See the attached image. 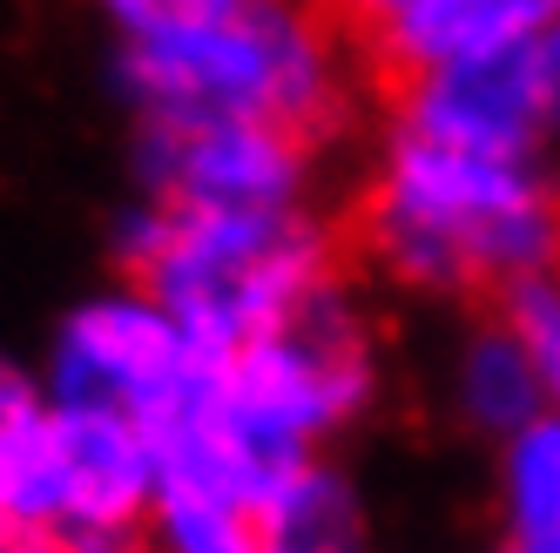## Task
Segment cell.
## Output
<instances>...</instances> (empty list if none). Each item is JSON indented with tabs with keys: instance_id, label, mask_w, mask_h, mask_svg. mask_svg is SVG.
Returning a JSON list of instances; mask_svg holds the SVG:
<instances>
[{
	"instance_id": "cell-14",
	"label": "cell",
	"mask_w": 560,
	"mask_h": 553,
	"mask_svg": "<svg viewBox=\"0 0 560 553\" xmlns=\"http://www.w3.org/2000/svg\"><path fill=\"white\" fill-rule=\"evenodd\" d=\"M48 412H55L48 385L34 378V372H21L14 358H0V513H8L21 472H27V459H34V439H42Z\"/></svg>"
},
{
	"instance_id": "cell-9",
	"label": "cell",
	"mask_w": 560,
	"mask_h": 553,
	"mask_svg": "<svg viewBox=\"0 0 560 553\" xmlns=\"http://www.w3.org/2000/svg\"><path fill=\"white\" fill-rule=\"evenodd\" d=\"M446 399L453 412L487 432L500 446L506 432H520L527 419L547 412V372H540V351L527 344L513 318H493V325H472L459 344H453V365H446Z\"/></svg>"
},
{
	"instance_id": "cell-13",
	"label": "cell",
	"mask_w": 560,
	"mask_h": 553,
	"mask_svg": "<svg viewBox=\"0 0 560 553\" xmlns=\"http://www.w3.org/2000/svg\"><path fill=\"white\" fill-rule=\"evenodd\" d=\"M149 553H264L257 499L210 480H155V499L142 513Z\"/></svg>"
},
{
	"instance_id": "cell-15",
	"label": "cell",
	"mask_w": 560,
	"mask_h": 553,
	"mask_svg": "<svg viewBox=\"0 0 560 553\" xmlns=\"http://www.w3.org/2000/svg\"><path fill=\"white\" fill-rule=\"evenodd\" d=\"M506 318L527 331V344L540 351V372H547V405L560 412V270L534 276V284L506 291Z\"/></svg>"
},
{
	"instance_id": "cell-12",
	"label": "cell",
	"mask_w": 560,
	"mask_h": 553,
	"mask_svg": "<svg viewBox=\"0 0 560 553\" xmlns=\"http://www.w3.org/2000/svg\"><path fill=\"white\" fill-rule=\"evenodd\" d=\"M493 506H500L506 553H560V412L553 405L500 439Z\"/></svg>"
},
{
	"instance_id": "cell-11",
	"label": "cell",
	"mask_w": 560,
	"mask_h": 553,
	"mask_svg": "<svg viewBox=\"0 0 560 553\" xmlns=\"http://www.w3.org/2000/svg\"><path fill=\"white\" fill-rule=\"evenodd\" d=\"M560 21V0H446L406 27L385 34V55L419 74V68H446V61H466V55H493V48H513L527 34L553 27Z\"/></svg>"
},
{
	"instance_id": "cell-19",
	"label": "cell",
	"mask_w": 560,
	"mask_h": 553,
	"mask_svg": "<svg viewBox=\"0 0 560 553\" xmlns=\"http://www.w3.org/2000/svg\"><path fill=\"white\" fill-rule=\"evenodd\" d=\"M0 553H122V546H89V540H48V533H0Z\"/></svg>"
},
{
	"instance_id": "cell-1",
	"label": "cell",
	"mask_w": 560,
	"mask_h": 553,
	"mask_svg": "<svg viewBox=\"0 0 560 553\" xmlns=\"http://www.w3.org/2000/svg\"><path fill=\"white\" fill-rule=\"evenodd\" d=\"M378 399V344L365 318L331 291L270 338L210 358L176 419L155 425L163 480H210L264 499L291 466L325 459Z\"/></svg>"
},
{
	"instance_id": "cell-2",
	"label": "cell",
	"mask_w": 560,
	"mask_h": 553,
	"mask_svg": "<svg viewBox=\"0 0 560 553\" xmlns=\"http://www.w3.org/2000/svg\"><path fill=\"white\" fill-rule=\"evenodd\" d=\"M365 250L406 291H520L560 263V176L547 155H500L392 122L365 189Z\"/></svg>"
},
{
	"instance_id": "cell-8",
	"label": "cell",
	"mask_w": 560,
	"mask_h": 553,
	"mask_svg": "<svg viewBox=\"0 0 560 553\" xmlns=\"http://www.w3.org/2000/svg\"><path fill=\"white\" fill-rule=\"evenodd\" d=\"M398 122L439 136V142H466V149H500V155H553L540 136V108L527 82V55L493 48V55H466L446 68H419Z\"/></svg>"
},
{
	"instance_id": "cell-3",
	"label": "cell",
	"mask_w": 560,
	"mask_h": 553,
	"mask_svg": "<svg viewBox=\"0 0 560 553\" xmlns=\"http://www.w3.org/2000/svg\"><path fill=\"white\" fill-rule=\"evenodd\" d=\"M136 284L183 325V338L210 358H230L298 310L338 291L331 230L311 203L284 210H163L142 203L115 230Z\"/></svg>"
},
{
	"instance_id": "cell-18",
	"label": "cell",
	"mask_w": 560,
	"mask_h": 553,
	"mask_svg": "<svg viewBox=\"0 0 560 553\" xmlns=\"http://www.w3.org/2000/svg\"><path fill=\"white\" fill-rule=\"evenodd\" d=\"M358 14L372 21V34L385 42L392 27H406V21H419V14H432V8H446V0H351Z\"/></svg>"
},
{
	"instance_id": "cell-6",
	"label": "cell",
	"mask_w": 560,
	"mask_h": 553,
	"mask_svg": "<svg viewBox=\"0 0 560 553\" xmlns=\"http://www.w3.org/2000/svg\"><path fill=\"white\" fill-rule=\"evenodd\" d=\"M155 480H163V466H155L149 425L55 399L21 486H14L8 513H0V533L122 546L129 533H142Z\"/></svg>"
},
{
	"instance_id": "cell-4",
	"label": "cell",
	"mask_w": 560,
	"mask_h": 553,
	"mask_svg": "<svg viewBox=\"0 0 560 553\" xmlns=\"http://www.w3.org/2000/svg\"><path fill=\"white\" fill-rule=\"evenodd\" d=\"M115 82L142 115H250L311 136L345 108V48L311 0H210L122 34Z\"/></svg>"
},
{
	"instance_id": "cell-7",
	"label": "cell",
	"mask_w": 560,
	"mask_h": 553,
	"mask_svg": "<svg viewBox=\"0 0 560 553\" xmlns=\"http://www.w3.org/2000/svg\"><path fill=\"white\" fill-rule=\"evenodd\" d=\"M136 169L163 210H284L311 189L304 136L250 115H142Z\"/></svg>"
},
{
	"instance_id": "cell-10",
	"label": "cell",
	"mask_w": 560,
	"mask_h": 553,
	"mask_svg": "<svg viewBox=\"0 0 560 553\" xmlns=\"http://www.w3.org/2000/svg\"><path fill=\"white\" fill-rule=\"evenodd\" d=\"M264 553H365V506L331 459H304L257 499Z\"/></svg>"
},
{
	"instance_id": "cell-5",
	"label": "cell",
	"mask_w": 560,
	"mask_h": 553,
	"mask_svg": "<svg viewBox=\"0 0 560 553\" xmlns=\"http://www.w3.org/2000/svg\"><path fill=\"white\" fill-rule=\"evenodd\" d=\"M203 372H210V351H196L163 304L142 284H115V291L82 297L55 325L42 385L61 405L136 419L155 439V425L189 405Z\"/></svg>"
},
{
	"instance_id": "cell-16",
	"label": "cell",
	"mask_w": 560,
	"mask_h": 553,
	"mask_svg": "<svg viewBox=\"0 0 560 553\" xmlns=\"http://www.w3.org/2000/svg\"><path fill=\"white\" fill-rule=\"evenodd\" d=\"M520 55H527V82H534V108H540V136L547 149H560V21L527 34L520 42Z\"/></svg>"
},
{
	"instance_id": "cell-17",
	"label": "cell",
	"mask_w": 560,
	"mask_h": 553,
	"mask_svg": "<svg viewBox=\"0 0 560 553\" xmlns=\"http://www.w3.org/2000/svg\"><path fill=\"white\" fill-rule=\"evenodd\" d=\"M95 8L108 14V27H115V42H122V34H142V27H163V21H183V14H196V8H210V0H95Z\"/></svg>"
}]
</instances>
